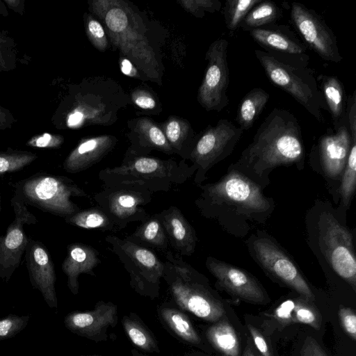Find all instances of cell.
<instances>
[{
	"label": "cell",
	"mask_w": 356,
	"mask_h": 356,
	"mask_svg": "<svg viewBox=\"0 0 356 356\" xmlns=\"http://www.w3.org/2000/svg\"><path fill=\"white\" fill-rule=\"evenodd\" d=\"M199 186L195 204L200 214L236 236L245 235L254 223H264L275 208L259 184L231 168L218 181Z\"/></svg>",
	"instance_id": "obj_1"
},
{
	"label": "cell",
	"mask_w": 356,
	"mask_h": 356,
	"mask_svg": "<svg viewBox=\"0 0 356 356\" xmlns=\"http://www.w3.org/2000/svg\"><path fill=\"white\" fill-rule=\"evenodd\" d=\"M305 147L302 130L289 111L275 108L259 125L248 146L229 168L243 174L262 189L270 172L279 166L302 167Z\"/></svg>",
	"instance_id": "obj_2"
},
{
	"label": "cell",
	"mask_w": 356,
	"mask_h": 356,
	"mask_svg": "<svg viewBox=\"0 0 356 356\" xmlns=\"http://www.w3.org/2000/svg\"><path fill=\"white\" fill-rule=\"evenodd\" d=\"M91 8L104 23L113 46L150 80L159 82L161 71L141 17L122 0L92 1Z\"/></svg>",
	"instance_id": "obj_3"
},
{
	"label": "cell",
	"mask_w": 356,
	"mask_h": 356,
	"mask_svg": "<svg viewBox=\"0 0 356 356\" xmlns=\"http://www.w3.org/2000/svg\"><path fill=\"white\" fill-rule=\"evenodd\" d=\"M254 54L268 79L289 94L319 122L324 123L323 111H328L307 54H288L267 49Z\"/></svg>",
	"instance_id": "obj_4"
},
{
	"label": "cell",
	"mask_w": 356,
	"mask_h": 356,
	"mask_svg": "<svg viewBox=\"0 0 356 356\" xmlns=\"http://www.w3.org/2000/svg\"><path fill=\"white\" fill-rule=\"evenodd\" d=\"M163 263V280L179 308L211 323L225 316L223 305L213 294L204 275L170 250L165 252Z\"/></svg>",
	"instance_id": "obj_5"
},
{
	"label": "cell",
	"mask_w": 356,
	"mask_h": 356,
	"mask_svg": "<svg viewBox=\"0 0 356 356\" xmlns=\"http://www.w3.org/2000/svg\"><path fill=\"white\" fill-rule=\"evenodd\" d=\"M195 172V166L185 160L178 162L128 152L120 165L102 169L98 177L104 186L136 184L153 193L170 191L174 186L186 182Z\"/></svg>",
	"instance_id": "obj_6"
},
{
	"label": "cell",
	"mask_w": 356,
	"mask_h": 356,
	"mask_svg": "<svg viewBox=\"0 0 356 356\" xmlns=\"http://www.w3.org/2000/svg\"><path fill=\"white\" fill-rule=\"evenodd\" d=\"M16 193L26 205L64 219L81 209L72 197H86L88 193L72 179L60 175L37 173L16 182Z\"/></svg>",
	"instance_id": "obj_7"
},
{
	"label": "cell",
	"mask_w": 356,
	"mask_h": 356,
	"mask_svg": "<svg viewBox=\"0 0 356 356\" xmlns=\"http://www.w3.org/2000/svg\"><path fill=\"white\" fill-rule=\"evenodd\" d=\"M105 241L129 273L130 286L141 296L152 300L160 295L164 263L151 250L115 235Z\"/></svg>",
	"instance_id": "obj_8"
},
{
	"label": "cell",
	"mask_w": 356,
	"mask_h": 356,
	"mask_svg": "<svg viewBox=\"0 0 356 356\" xmlns=\"http://www.w3.org/2000/svg\"><path fill=\"white\" fill-rule=\"evenodd\" d=\"M93 199L118 230L131 222H143L150 216L143 206L151 202L152 193L139 184L104 185L103 189L96 193Z\"/></svg>",
	"instance_id": "obj_9"
},
{
	"label": "cell",
	"mask_w": 356,
	"mask_h": 356,
	"mask_svg": "<svg viewBox=\"0 0 356 356\" xmlns=\"http://www.w3.org/2000/svg\"><path fill=\"white\" fill-rule=\"evenodd\" d=\"M243 131L227 119H220L205 129L188 157L196 168L193 181L197 185H202L214 165L232 153Z\"/></svg>",
	"instance_id": "obj_10"
},
{
	"label": "cell",
	"mask_w": 356,
	"mask_h": 356,
	"mask_svg": "<svg viewBox=\"0 0 356 356\" xmlns=\"http://www.w3.org/2000/svg\"><path fill=\"white\" fill-rule=\"evenodd\" d=\"M319 242L332 268L356 290V258L350 231L331 214L323 216Z\"/></svg>",
	"instance_id": "obj_11"
},
{
	"label": "cell",
	"mask_w": 356,
	"mask_h": 356,
	"mask_svg": "<svg viewBox=\"0 0 356 356\" xmlns=\"http://www.w3.org/2000/svg\"><path fill=\"white\" fill-rule=\"evenodd\" d=\"M229 42L218 38L209 46L206 53L207 65L197 92V100L207 111H221L229 104L227 89L229 71L227 61Z\"/></svg>",
	"instance_id": "obj_12"
},
{
	"label": "cell",
	"mask_w": 356,
	"mask_h": 356,
	"mask_svg": "<svg viewBox=\"0 0 356 356\" xmlns=\"http://www.w3.org/2000/svg\"><path fill=\"white\" fill-rule=\"evenodd\" d=\"M290 17L307 47L325 61L338 63L342 60L334 32L314 10L293 1Z\"/></svg>",
	"instance_id": "obj_13"
},
{
	"label": "cell",
	"mask_w": 356,
	"mask_h": 356,
	"mask_svg": "<svg viewBox=\"0 0 356 356\" xmlns=\"http://www.w3.org/2000/svg\"><path fill=\"white\" fill-rule=\"evenodd\" d=\"M252 252L270 275L293 289L302 298L313 301L315 296L291 259L272 239L257 236L251 243Z\"/></svg>",
	"instance_id": "obj_14"
},
{
	"label": "cell",
	"mask_w": 356,
	"mask_h": 356,
	"mask_svg": "<svg viewBox=\"0 0 356 356\" xmlns=\"http://www.w3.org/2000/svg\"><path fill=\"white\" fill-rule=\"evenodd\" d=\"M15 218L4 235H0V279L8 282L21 264L29 237L24 225H35L36 217L29 211L21 198L14 193L11 200Z\"/></svg>",
	"instance_id": "obj_15"
},
{
	"label": "cell",
	"mask_w": 356,
	"mask_h": 356,
	"mask_svg": "<svg viewBox=\"0 0 356 356\" xmlns=\"http://www.w3.org/2000/svg\"><path fill=\"white\" fill-rule=\"evenodd\" d=\"M118 320L117 305L99 300L91 310L68 313L64 325L71 332L97 343L108 339V330L116 326Z\"/></svg>",
	"instance_id": "obj_16"
},
{
	"label": "cell",
	"mask_w": 356,
	"mask_h": 356,
	"mask_svg": "<svg viewBox=\"0 0 356 356\" xmlns=\"http://www.w3.org/2000/svg\"><path fill=\"white\" fill-rule=\"evenodd\" d=\"M208 270L216 279V284L229 293L252 303L261 304L266 293L257 280L247 271L212 257L205 261Z\"/></svg>",
	"instance_id": "obj_17"
},
{
	"label": "cell",
	"mask_w": 356,
	"mask_h": 356,
	"mask_svg": "<svg viewBox=\"0 0 356 356\" xmlns=\"http://www.w3.org/2000/svg\"><path fill=\"white\" fill-rule=\"evenodd\" d=\"M24 260L31 286L40 292L50 308L56 309V275L48 250L40 241L29 238Z\"/></svg>",
	"instance_id": "obj_18"
},
{
	"label": "cell",
	"mask_w": 356,
	"mask_h": 356,
	"mask_svg": "<svg viewBox=\"0 0 356 356\" xmlns=\"http://www.w3.org/2000/svg\"><path fill=\"white\" fill-rule=\"evenodd\" d=\"M351 143L346 116L334 130L328 129L319 138L315 151L327 177L332 179L341 178Z\"/></svg>",
	"instance_id": "obj_19"
},
{
	"label": "cell",
	"mask_w": 356,
	"mask_h": 356,
	"mask_svg": "<svg viewBox=\"0 0 356 356\" xmlns=\"http://www.w3.org/2000/svg\"><path fill=\"white\" fill-rule=\"evenodd\" d=\"M156 215L175 253L181 257L191 256L195 250L197 238L195 229L181 211L175 206H170Z\"/></svg>",
	"instance_id": "obj_20"
},
{
	"label": "cell",
	"mask_w": 356,
	"mask_h": 356,
	"mask_svg": "<svg viewBox=\"0 0 356 356\" xmlns=\"http://www.w3.org/2000/svg\"><path fill=\"white\" fill-rule=\"evenodd\" d=\"M115 143V138L109 135L83 138L65 159L63 169L71 174L86 170L101 161Z\"/></svg>",
	"instance_id": "obj_21"
},
{
	"label": "cell",
	"mask_w": 356,
	"mask_h": 356,
	"mask_svg": "<svg viewBox=\"0 0 356 356\" xmlns=\"http://www.w3.org/2000/svg\"><path fill=\"white\" fill-rule=\"evenodd\" d=\"M100 263L99 252L93 247L78 242L67 245L61 268L67 277V286L73 295L79 293V275L88 274L95 277L94 268Z\"/></svg>",
	"instance_id": "obj_22"
},
{
	"label": "cell",
	"mask_w": 356,
	"mask_h": 356,
	"mask_svg": "<svg viewBox=\"0 0 356 356\" xmlns=\"http://www.w3.org/2000/svg\"><path fill=\"white\" fill-rule=\"evenodd\" d=\"M248 32L264 49L288 54H307V47L288 26L275 23Z\"/></svg>",
	"instance_id": "obj_23"
},
{
	"label": "cell",
	"mask_w": 356,
	"mask_h": 356,
	"mask_svg": "<svg viewBox=\"0 0 356 356\" xmlns=\"http://www.w3.org/2000/svg\"><path fill=\"white\" fill-rule=\"evenodd\" d=\"M163 327L175 337L190 346H202V339L186 314L175 304L165 302L157 307Z\"/></svg>",
	"instance_id": "obj_24"
},
{
	"label": "cell",
	"mask_w": 356,
	"mask_h": 356,
	"mask_svg": "<svg viewBox=\"0 0 356 356\" xmlns=\"http://www.w3.org/2000/svg\"><path fill=\"white\" fill-rule=\"evenodd\" d=\"M311 302L304 298L286 300L275 308L273 316L282 325L302 323L319 330L322 318Z\"/></svg>",
	"instance_id": "obj_25"
},
{
	"label": "cell",
	"mask_w": 356,
	"mask_h": 356,
	"mask_svg": "<svg viewBox=\"0 0 356 356\" xmlns=\"http://www.w3.org/2000/svg\"><path fill=\"white\" fill-rule=\"evenodd\" d=\"M316 80L335 129L346 117V99L343 84L336 76L320 74Z\"/></svg>",
	"instance_id": "obj_26"
},
{
	"label": "cell",
	"mask_w": 356,
	"mask_h": 356,
	"mask_svg": "<svg viewBox=\"0 0 356 356\" xmlns=\"http://www.w3.org/2000/svg\"><path fill=\"white\" fill-rule=\"evenodd\" d=\"M136 130L138 143L136 147L131 149L129 153L143 155L153 149L166 154L175 152L163 131L152 120L145 118L138 119L136 124Z\"/></svg>",
	"instance_id": "obj_27"
},
{
	"label": "cell",
	"mask_w": 356,
	"mask_h": 356,
	"mask_svg": "<svg viewBox=\"0 0 356 356\" xmlns=\"http://www.w3.org/2000/svg\"><path fill=\"white\" fill-rule=\"evenodd\" d=\"M127 240L148 249L166 252L168 240L156 213L150 216L130 235Z\"/></svg>",
	"instance_id": "obj_28"
},
{
	"label": "cell",
	"mask_w": 356,
	"mask_h": 356,
	"mask_svg": "<svg viewBox=\"0 0 356 356\" xmlns=\"http://www.w3.org/2000/svg\"><path fill=\"white\" fill-rule=\"evenodd\" d=\"M123 330L130 341L144 353H159L157 340L143 321L134 312L123 316L121 320Z\"/></svg>",
	"instance_id": "obj_29"
},
{
	"label": "cell",
	"mask_w": 356,
	"mask_h": 356,
	"mask_svg": "<svg viewBox=\"0 0 356 356\" xmlns=\"http://www.w3.org/2000/svg\"><path fill=\"white\" fill-rule=\"evenodd\" d=\"M206 337L211 346L226 356H238L240 343L236 332L226 319L221 318L206 330Z\"/></svg>",
	"instance_id": "obj_30"
},
{
	"label": "cell",
	"mask_w": 356,
	"mask_h": 356,
	"mask_svg": "<svg viewBox=\"0 0 356 356\" xmlns=\"http://www.w3.org/2000/svg\"><path fill=\"white\" fill-rule=\"evenodd\" d=\"M270 95L261 88L249 91L240 102L236 120L243 131L252 128L265 108Z\"/></svg>",
	"instance_id": "obj_31"
},
{
	"label": "cell",
	"mask_w": 356,
	"mask_h": 356,
	"mask_svg": "<svg viewBox=\"0 0 356 356\" xmlns=\"http://www.w3.org/2000/svg\"><path fill=\"white\" fill-rule=\"evenodd\" d=\"M282 12L273 1H261L254 6L239 24L238 28L249 31L252 29L275 24Z\"/></svg>",
	"instance_id": "obj_32"
},
{
	"label": "cell",
	"mask_w": 356,
	"mask_h": 356,
	"mask_svg": "<svg viewBox=\"0 0 356 356\" xmlns=\"http://www.w3.org/2000/svg\"><path fill=\"white\" fill-rule=\"evenodd\" d=\"M64 220L71 225L86 229L118 230L113 222L99 207L81 209Z\"/></svg>",
	"instance_id": "obj_33"
},
{
	"label": "cell",
	"mask_w": 356,
	"mask_h": 356,
	"mask_svg": "<svg viewBox=\"0 0 356 356\" xmlns=\"http://www.w3.org/2000/svg\"><path fill=\"white\" fill-rule=\"evenodd\" d=\"M262 0H226L222 8L225 25L232 36L250 10Z\"/></svg>",
	"instance_id": "obj_34"
},
{
	"label": "cell",
	"mask_w": 356,
	"mask_h": 356,
	"mask_svg": "<svg viewBox=\"0 0 356 356\" xmlns=\"http://www.w3.org/2000/svg\"><path fill=\"white\" fill-rule=\"evenodd\" d=\"M341 179V200L343 205L348 207L356 187V138H352L349 154Z\"/></svg>",
	"instance_id": "obj_35"
},
{
	"label": "cell",
	"mask_w": 356,
	"mask_h": 356,
	"mask_svg": "<svg viewBox=\"0 0 356 356\" xmlns=\"http://www.w3.org/2000/svg\"><path fill=\"white\" fill-rule=\"evenodd\" d=\"M163 132L174 152L184 158V144L191 133L188 122L177 117L170 118L165 123Z\"/></svg>",
	"instance_id": "obj_36"
},
{
	"label": "cell",
	"mask_w": 356,
	"mask_h": 356,
	"mask_svg": "<svg viewBox=\"0 0 356 356\" xmlns=\"http://www.w3.org/2000/svg\"><path fill=\"white\" fill-rule=\"evenodd\" d=\"M37 158V154L28 151L0 152V175L19 171L29 165Z\"/></svg>",
	"instance_id": "obj_37"
},
{
	"label": "cell",
	"mask_w": 356,
	"mask_h": 356,
	"mask_svg": "<svg viewBox=\"0 0 356 356\" xmlns=\"http://www.w3.org/2000/svg\"><path fill=\"white\" fill-rule=\"evenodd\" d=\"M17 44L6 32L0 31V72L17 67Z\"/></svg>",
	"instance_id": "obj_38"
},
{
	"label": "cell",
	"mask_w": 356,
	"mask_h": 356,
	"mask_svg": "<svg viewBox=\"0 0 356 356\" xmlns=\"http://www.w3.org/2000/svg\"><path fill=\"white\" fill-rule=\"evenodd\" d=\"M30 316L9 314L0 318V341L14 337L29 324Z\"/></svg>",
	"instance_id": "obj_39"
},
{
	"label": "cell",
	"mask_w": 356,
	"mask_h": 356,
	"mask_svg": "<svg viewBox=\"0 0 356 356\" xmlns=\"http://www.w3.org/2000/svg\"><path fill=\"white\" fill-rule=\"evenodd\" d=\"M86 32L92 44L99 51H104L108 47V40L104 27L92 16L87 15Z\"/></svg>",
	"instance_id": "obj_40"
},
{
	"label": "cell",
	"mask_w": 356,
	"mask_h": 356,
	"mask_svg": "<svg viewBox=\"0 0 356 356\" xmlns=\"http://www.w3.org/2000/svg\"><path fill=\"white\" fill-rule=\"evenodd\" d=\"M179 3L185 10L197 17H203L205 12H218L222 6L218 0H181Z\"/></svg>",
	"instance_id": "obj_41"
},
{
	"label": "cell",
	"mask_w": 356,
	"mask_h": 356,
	"mask_svg": "<svg viewBox=\"0 0 356 356\" xmlns=\"http://www.w3.org/2000/svg\"><path fill=\"white\" fill-rule=\"evenodd\" d=\"M64 142L60 135L44 133L32 137L26 145L36 148L55 149L60 147Z\"/></svg>",
	"instance_id": "obj_42"
},
{
	"label": "cell",
	"mask_w": 356,
	"mask_h": 356,
	"mask_svg": "<svg viewBox=\"0 0 356 356\" xmlns=\"http://www.w3.org/2000/svg\"><path fill=\"white\" fill-rule=\"evenodd\" d=\"M339 317L345 332L354 341L356 340V315L348 307H342L339 310Z\"/></svg>",
	"instance_id": "obj_43"
},
{
	"label": "cell",
	"mask_w": 356,
	"mask_h": 356,
	"mask_svg": "<svg viewBox=\"0 0 356 356\" xmlns=\"http://www.w3.org/2000/svg\"><path fill=\"white\" fill-rule=\"evenodd\" d=\"M346 116L351 138H356V90L346 99Z\"/></svg>",
	"instance_id": "obj_44"
},
{
	"label": "cell",
	"mask_w": 356,
	"mask_h": 356,
	"mask_svg": "<svg viewBox=\"0 0 356 356\" xmlns=\"http://www.w3.org/2000/svg\"><path fill=\"white\" fill-rule=\"evenodd\" d=\"M300 356H327V355L313 337H307L301 348Z\"/></svg>",
	"instance_id": "obj_45"
},
{
	"label": "cell",
	"mask_w": 356,
	"mask_h": 356,
	"mask_svg": "<svg viewBox=\"0 0 356 356\" xmlns=\"http://www.w3.org/2000/svg\"><path fill=\"white\" fill-rule=\"evenodd\" d=\"M248 329L252 335L255 346L262 355L273 356L268 343L263 335L250 324L248 325Z\"/></svg>",
	"instance_id": "obj_46"
},
{
	"label": "cell",
	"mask_w": 356,
	"mask_h": 356,
	"mask_svg": "<svg viewBox=\"0 0 356 356\" xmlns=\"http://www.w3.org/2000/svg\"><path fill=\"white\" fill-rule=\"evenodd\" d=\"M132 99L136 105L145 108H153L156 102L154 98L147 92L144 90H137L132 94Z\"/></svg>",
	"instance_id": "obj_47"
},
{
	"label": "cell",
	"mask_w": 356,
	"mask_h": 356,
	"mask_svg": "<svg viewBox=\"0 0 356 356\" xmlns=\"http://www.w3.org/2000/svg\"><path fill=\"white\" fill-rule=\"evenodd\" d=\"M15 121L12 113L0 106V130L11 128Z\"/></svg>",
	"instance_id": "obj_48"
},
{
	"label": "cell",
	"mask_w": 356,
	"mask_h": 356,
	"mask_svg": "<svg viewBox=\"0 0 356 356\" xmlns=\"http://www.w3.org/2000/svg\"><path fill=\"white\" fill-rule=\"evenodd\" d=\"M5 4L14 12L23 15L24 12V0H3Z\"/></svg>",
	"instance_id": "obj_49"
},
{
	"label": "cell",
	"mask_w": 356,
	"mask_h": 356,
	"mask_svg": "<svg viewBox=\"0 0 356 356\" xmlns=\"http://www.w3.org/2000/svg\"><path fill=\"white\" fill-rule=\"evenodd\" d=\"M0 16L8 17V11L3 1L0 0Z\"/></svg>",
	"instance_id": "obj_50"
},
{
	"label": "cell",
	"mask_w": 356,
	"mask_h": 356,
	"mask_svg": "<svg viewBox=\"0 0 356 356\" xmlns=\"http://www.w3.org/2000/svg\"><path fill=\"white\" fill-rule=\"evenodd\" d=\"M131 356H153V355H149L146 353H142L135 348H134L131 350Z\"/></svg>",
	"instance_id": "obj_51"
},
{
	"label": "cell",
	"mask_w": 356,
	"mask_h": 356,
	"mask_svg": "<svg viewBox=\"0 0 356 356\" xmlns=\"http://www.w3.org/2000/svg\"><path fill=\"white\" fill-rule=\"evenodd\" d=\"M243 356H258L255 355L251 350L247 349Z\"/></svg>",
	"instance_id": "obj_52"
},
{
	"label": "cell",
	"mask_w": 356,
	"mask_h": 356,
	"mask_svg": "<svg viewBox=\"0 0 356 356\" xmlns=\"http://www.w3.org/2000/svg\"><path fill=\"white\" fill-rule=\"evenodd\" d=\"M184 356H202V355H200L198 353H185Z\"/></svg>",
	"instance_id": "obj_53"
},
{
	"label": "cell",
	"mask_w": 356,
	"mask_h": 356,
	"mask_svg": "<svg viewBox=\"0 0 356 356\" xmlns=\"http://www.w3.org/2000/svg\"><path fill=\"white\" fill-rule=\"evenodd\" d=\"M80 356H102L99 355H80Z\"/></svg>",
	"instance_id": "obj_54"
},
{
	"label": "cell",
	"mask_w": 356,
	"mask_h": 356,
	"mask_svg": "<svg viewBox=\"0 0 356 356\" xmlns=\"http://www.w3.org/2000/svg\"><path fill=\"white\" fill-rule=\"evenodd\" d=\"M1 211V195H0V213Z\"/></svg>",
	"instance_id": "obj_55"
}]
</instances>
